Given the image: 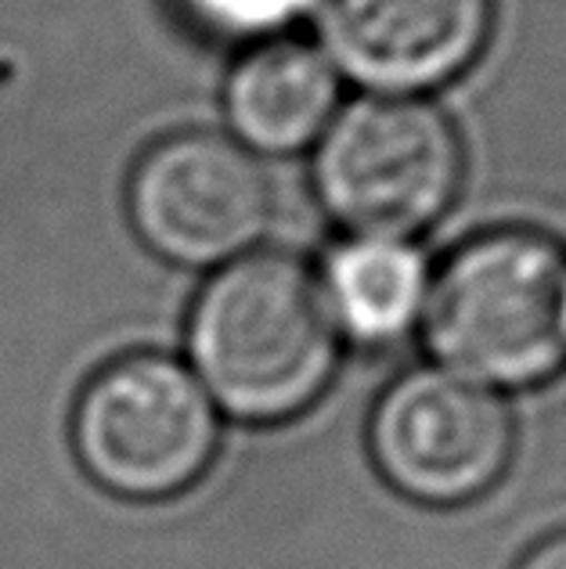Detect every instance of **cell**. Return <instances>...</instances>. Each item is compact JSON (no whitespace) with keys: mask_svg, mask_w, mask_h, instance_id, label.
Here are the masks:
<instances>
[{"mask_svg":"<svg viewBox=\"0 0 566 569\" xmlns=\"http://www.w3.org/2000/svg\"><path fill=\"white\" fill-rule=\"evenodd\" d=\"M271 177L220 133L159 141L130 181L133 228L159 257L185 267L235 263L271 228Z\"/></svg>","mask_w":566,"mask_h":569,"instance_id":"6","label":"cell"},{"mask_svg":"<svg viewBox=\"0 0 566 569\" xmlns=\"http://www.w3.org/2000/svg\"><path fill=\"white\" fill-rule=\"evenodd\" d=\"M461 144L434 104L371 94L325 127L315 184L325 209L357 238L400 242L451 206Z\"/></svg>","mask_w":566,"mask_h":569,"instance_id":"3","label":"cell"},{"mask_svg":"<svg viewBox=\"0 0 566 569\" xmlns=\"http://www.w3.org/2000/svg\"><path fill=\"white\" fill-rule=\"evenodd\" d=\"M196 379L242 422L300 415L329 386L339 328L321 281L289 257H242L206 281L188 325Z\"/></svg>","mask_w":566,"mask_h":569,"instance_id":"1","label":"cell"},{"mask_svg":"<svg viewBox=\"0 0 566 569\" xmlns=\"http://www.w3.org/2000/svg\"><path fill=\"white\" fill-rule=\"evenodd\" d=\"M181 4L210 33L252 40L278 33L307 0H181Z\"/></svg>","mask_w":566,"mask_h":569,"instance_id":"10","label":"cell"},{"mask_svg":"<svg viewBox=\"0 0 566 569\" xmlns=\"http://www.w3.org/2000/svg\"><path fill=\"white\" fill-rule=\"evenodd\" d=\"M321 54L383 94L458 77L490 37L495 0H307Z\"/></svg>","mask_w":566,"mask_h":569,"instance_id":"7","label":"cell"},{"mask_svg":"<svg viewBox=\"0 0 566 569\" xmlns=\"http://www.w3.org/2000/svg\"><path fill=\"white\" fill-rule=\"evenodd\" d=\"M423 260L400 242L354 238L325 267V303L336 328L383 342L400 336L423 307Z\"/></svg>","mask_w":566,"mask_h":569,"instance_id":"9","label":"cell"},{"mask_svg":"<svg viewBox=\"0 0 566 569\" xmlns=\"http://www.w3.org/2000/svg\"><path fill=\"white\" fill-rule=\"evenodd\" d=\"M426 342L480 386H530L566 365V252L530 231L461 246L426 296Z\"/></svg>","mask_w":566,"mask_h":569,"instance_id":"2","label":"cell"},{"mask_svg":"<svg viewBox=\"0 0 566 569\" xmlns=\"http://www.w3.org/2000/svg\"><path fill=\"white\" fill-rule=\"evenodd\" d=\"M516 569H566V530L548 533L538 545H530Z\"/></svg>","mask_w":566,"mask_h":569,"instance_id":"11","label":"cell"},{"mask_svg":"<svg viewBox=\"0 0 566 569\" xmlns=\"http://www.w3.org/2000/svg\"><path fill=\"white\" fill-rule=\"evenodd\" d=\"M371 458L397 493L419 505H469L509 472L516 429L487 386L448 368L400 376L368 426Z\"/></svg>","mask_w":566,"mask_h":569,"instance_id":"5","label":"cell"},{"mask_svg":"<svg viewBox=\"0 0 566 569\" xmlns=\"http://www.w3.org/2000/svg\"><path fill=\"white\" fill-rule=\"evenodd\" d=\"M220 440L217 403L173 357L133 353L87 382L72 443L87 476L109 493L156 501L188 490Z\"/></svg>","mask_w":566,"mask_h":569,"instance_id":"4","label":"cell"},{"mask_svg":"<svg viewBox=\"0 0 566 569\" xmlns=\"http://www.w3.org/2000/svg\"><path fill=\"white\" fill-rule=\"evenodd\" d=\"M339 104V77L318 48L271 40L235 66L225 94L235 141L249 152L289 156L318 141Z\"/></svg>","mask_w":566,"mask_h":569,"instance_id":"8","label":"cell"}]
</instances>
